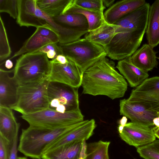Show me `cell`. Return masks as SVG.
<instances>
[{
    "label": "cell",
    "instance_id": "1",
    "mask_svg": "<svg viewBox=\"0 0 159 159\" xmlns=\"http://www.w3.org/2000/svg\"><path fill=\"white\" fill-rule=\"evenodd\" d=\"M150 6L146 2L115 24L119 26L116 34L104 47L107 56L119 61L131 56L137 50L147 28Z\"/></svg>",
    "mask_w": 159,
    "mask_h": 159
},
{
    "label": "cell",
    "instance_id": "27",
    "mask_svg": "<svg viewBox=\"0 0 159 159\" xmlns=\"http://www.w3.org/2000/svg\"><path fill=\"white\" fill-rule=\"evenodd\" d=\"M110 142L100 140L87 145L86 159H109L108 149Z\"/></svg>",
    "mask_w": 159,
    "mask_h": 159
},
{
    "label": "cell",
    "instance_id": "4",
    "mask_svg": "<svg viewBox=\"0 0 159 159\" xmlns=\"http://www.w3.org/2000/svg\"><path fill=\"white\" fill-rule=\"evenodd\" d=\"M51 67L50 61L46 54L27 53L16 60L13 77L19 85L38 82L48 77Z\"/></svg>",
    "mask_w": 159,
    "mask_h": 159
},
{
    "label": "cell",
    "instance_id": "37",
    "mask_svg": "<svg viewBox=\"0 0 159 159\" xmlns=\"http://www.w3.org/2000/svg\"><path fill=\"white\" fill-rule=\"evenodd\" d=\"M127 118L125 116H123L119 121V125L124 127L127 123Z\"/></svg>",
    "mask_w": 159,
    "mask_h": 159
},
{
    "label": "cell",
    "instance_id": "43",
    "mask_svg": "<svg viewBox=\"0 0 159 159\" xmlns=\"http://www.w3.org/2000/svg\"><path fill=\"white\" fill-rule=\"evenodd\" d=\"M157 59H159V57H157Z\"/></svg>",
    "mask_w": 159,
    "mask_h": 159
},
{
    "label": "cell",
    "instance_id": "12",
    "mask_svg": "<svg viewBox=\"0 0 159 159\" xmlns=\"http://www.w3.org/2000/svg\"><path fill=\"white\" fill-rule=\"evenodd\" d=\"M119 134L127 144L137 148L150 143L156 138L153 129L150 127L132 121L127 123Z\"/></svg>",
    "mask_w": 159,
    "mask_h": 159
},
{
    "label": "cell",
    "instance_id": "20",
    "mask_svg": "<svg viewBox=\"0 0 159 159\" xmlns=\"http://www.w3.org/2000/svg\"><path fill=\"white\" fill-rule=\"evenodd\" d=\"M130 57L119 61L116 67L131 87H137L148 78L149 75L148 72L139 69L132 64L130 61Z\"/></svg>",
    "mask_w": 159,
    "mask_h": 159
},
{
    "label": "cell",
    "instance_id": "31",
    "mask_svg": "<svg viewBox=\"0 0 159 159\" xmlns=\"http://www.w3.org/2000/svg\"><path fill=\"white\" fill-rule=\"evenodd\" d=\"M74 3L82 7L103 12L106 8L102 0H74Z\"/></svg>",
    "mask_w": 159,
    "mask_h": 159
},
{
    "label": "cell",
    "instance_id": "8",
    "mask_svg": "<svg viewBox=\"0 0 159 159\" xmlns=\"http://www.w3.org/2000/svg\"><path fill=\"white\" fill-rule=\"evenodd\" d=\"M78 88L50 82L48 88L49 109L65 113L80 109Z\"/></svg>",
    "mask_w": 159,
    "mask_h": 159
},
{
    "label": "cell",
    "instance_id": "7",
    "mask_svg": "<svg viewBox=\"0 0 159 159\" xmlns=\"http://www.w3.org/2000/svg\"><path fill=\"white\" fill-rule=\"evenodd\" d=\"M21 117L29 125L55 128L70 125L84 120V116L80 109L61 113L49 108L28 115Z\"/></svg>",
    "mask_w": 159,
    "mask_h": 159
},
{
    "label": "cell",
    "instance_id": "32",
    "mask_svg": "<svg viewBox=\"0 0 159 159\" xmlns=\"http://www.w3.org/2000/svg\"><path fill=\"white\" fill-rule=\"evenodd\" d=\"M11 146L0 136V159H8Z\"/></svg>",
    "mask_w": 159,
    "mask_h": 159
},
{
    "label": "cell",
    "instance_id": "13",
    "mask_svg": "<svg viewBox=\"0 0 159 159\" xmlns=\"http://www.w3.org/2000/svg\"><path fill=\"white\" fill-rule=\"evenodd\" d=\"M96 127L94 119L84 120L82 124L50 143L45 149L44 153L67 144L88 139L93 134Z\"/></svg>",
    "mask_w": 159,
    "mask_h": 159
},
{
    "label": "cell",
    "instance_id": "42",
    "mask_svg": "<svg viewBox=\"0 0 159 159\" xmlns=\"http://www.w3.org/2000/svg\"><path fill=\"white\" fill-rule=\"evenodd\" d=\"M86 157L85 158H79L78 159H86Z\"/></svg>",
    "mask_w": 159,
    "mask_h": 159
},
{
    "label": "cell",
    "instance_id": "38",
    "mask_svg": "<svg viewBox=\"0 0 159 159\" xmlns=\"http://www.w3.org/2000/svg\"><path fill=\"white\" fill-rule=\"evenodd\" d=\"M5 67L7 69H11L13 66V63L11 60H7L5 62Z\"/></svg>",
    "mask_w": 159,
    "mask_h": 159
},
{
    "label": "cell",
    "instance_id": "36",
    "mask_svg": "<svg viewBox=\"0 0 159 159\" xmlns=\"http://www.w3.org/2000/svg\"><path fill=\"white\" fill-rule=\"evenodd\" d=\"M103 4L106 7L109 8L114 4L115 0H102Z\"/></svg>",
    "mask_w": 159,
    "mask_h": 159
},
{
    "label": "cell",
    "instance_id": "30",
    "mask_svg": "<svg viewBox=\"0 0 159 159\" xmlns=\"http://www.w3.org/2000/svg\"><path fill=\"white\" fill-rule=\"evenodd\" d=\"M0 12H6L14 19L18 16V0H0Z\"/></svg>",
    "mask_w": 159,
    "mask_h": 159
},
{
    "label": "cell",
    "instance_id": "28",
    "mask_svg": "<svg viewBox=\"0 0 159 159\" xmlns=\"http://www.w3.org/2000/svg\"><path fill=\"white\" fill-rule=\"evenodd\" d=\"M137 151L144 159H159V139L137 148Z\"/></svg>",
    "mask_w": 159,
    "mask_h": 159
},
{
    "label": "cell",
    "instance_id": "11",
    "mask_svg": "<svg viewBox=\"0 0 159 159\" xmlns=\"http://www.w3.org/2000/svg\"><path fill=\"white\" fill-rule=\"evenodd\" d=\"M59 41L58 33L50 25L46 24L37 27L33 34L9 59L26 53L34 52L50 43H59Z\"/></svg>",
    "mask_w": 159,
    "mask_h": 159
},
{
    "label": "cell",
    "instance_id": "41",
    "mask_svg": "<svg viewBox=\"0 0 159 159\" xmlns=\"http://www.w3.org/2000/svg\"><path fill=\"white\" fill-rule=\"evenodd\" d=\"M17 159H28L25 157H17Z\"/></svg>",
    "mask_w": 159,
    "mask_h": 159
},
{
    "label": "cell",
    "instance_id": "16",
    "mask_svg": "<svg viewBox=\"0 0 159 159\" xmlns=\"http://www.w3.org/2000/svg\"><path fill=\"white\" fill-rule=\"evenodd\" d=\"M14 68L9 70L0 69V106L11 109L16 105L19 86L13 76H10Z\"/></svg>",
    "mask_w": 159,
    "mask_h": 159
},
{
    "label": "cell",
    "instance_id": "9",
    "mask_svg": "<svg viewBox=\"0 0 159 159\" xmlns=\"http://www.w3.org/2000/svg\"><path fill=\"white\" fill-rule=\"evenodd\" d=\"M127 100L150 111L159 112V76L146 79L132 91Z\"/></svg>",
    "mask_w": 159,
    "mask_h": 159
},
{
    "label": "cell",
    "instance_id": "18",
    "mask_svg": "<svg viewBox=\"0 0 159 159\" xmlns=\"http://www.w3.org/2000/svg\"><path fill=\"white\" fill-rule=\"evenodd\" d=\"M12 110L8 107L0 106V136L11 146L18 133L20 126Z\"/></svg>",
    "mask_w": 159,
    "mask_h": 159
},
{
    "label": "cell",
    "instance_id": "10",
    "mask_svg": "<svg viewBox=\"0 0 159 159\" xmlns=\"http://www.w3.org/2000/svg\"><path fill=\"white\" fill-rule=\"evenodd\" d=\"M67 58L68 62L65 64H61L55 59L50 60L49 80L79 88L81 86L83 74L75 64Z\"/></svg>",
    "mask_w": 159,
    "mask_h": 159
},
{
    "label": "cell",
    "instance_id": "19",
    "mask_svg": "<svg viewBox=\"0 0 159 159\" xmlns=\"http://www.w3.org/2000/svg\"><path fill=\"white\" fill-rule=\"evenodd\" d=\"M156 53L153 48L145 43L130 57V61L137 68L148 72L157 67L159 63Z\"/></svg>",
    "mask_w": 159,
    "mask_h": 159
},
{
    "label": "cell",
    "instance_id": "22",
    "mask_svg": "<svg viewBox=\"0 0 159 159\" xmlns=\"http://www.w3.org/2000/svg\"><path fill=\"white\" fill-rule=\"evenodd\" d=\"M119 26L109 24L105 20L100 26L85 34L84 38L104 47L110 43Z\"/></svg>",
    "mask_w": 159,
    "mask_h": 159
},
{
    "label": "cell",
    "instance_id": "34",
    "mask_svg": "<svg viewBox=\"0 0 159 159\" xmlns=\"http://www.w3.org/2000/svg\"><path fill=\"white\" fill-rule=\"evenodd\" d=\"M85 141L84 140L83 142L82 147L80 152L79 158H85L87 157L86 153L87 144L86 143Z\"/></svg>",
    "mask_w": 159,
    "mask_h": 159
},
{
    "label": "cell",
    "instance_id": "3",
    "mask_svg": "<svg viewBox=\"0 0 159 159\" xmlns=\"http://www.w3.org/2000/svg\"><path fill=\"white\" fill-rule=\"evenodd\" d=\"M84 121L55 128L29 125L27 128L22 129L18 150L26 156L42 159L48 145L82 124Z\"/></svg>",
    "mask_w": 159,
    "mask_h": 159
},
{
    "label": "cell",
    "instance_id": "23",
    "mask_svg": "<svg viewBox=\"0 0 159 159\" xmlns=\"http://www.w3.org/2000/svg\"><path fill=\"white\" fill-rule=\"evenodd\" d=\"M67 13H78L84 16L88 23L89 32L99 27L105 20L103 12L80 7L74 3V0H70L63 14Z\"/></svg>",
    "mask_w": 159,
    "mask_h": 159
},
{
    "label": "cell",
    "instance_id": "6",
    "mask_svg": "<svg viewBox=\"0 0 159 159\" xmlns=\"http://www.w3.org/2000/svg\"><path fill=\"white\" fill-rule=\"evenodd\" d=\"M58 44L63 55L75 64L83 75L88 68L107 55L102 46L84 38L68 43Z\"/></svg>",
    "mask_w": 159,
    "mask_h": 159
},
{
    "label": "cell",
    "instance_id": "29",
    "mask_svg": "<svg viewBox=\"0 0 159 159\" xmlns=\"http://www.w3.org/2000/svg\"><path fill=\"white\" fill-rule=\"evenodd\" d=\"M0 61H1L9 57L11 51L10 46L6 31L3 21L0 16Z\"/></svg>",
    "mask_w": 159,
    "mask_h": 159
},
{
    "label": "cell",
    "instance_id": "44",
    "mask_svg": "<svg viewBox=\"0 0 159 159\" xmlns=\"http://www.w3.org/2000/svg\"></svg>",
    "mask_w": 159,
    "mask_h": 159
},
{
    "label": "cell",
    "instance_id": "15",
    "mask_svg": "<svg viewBox=\"0 0 159 159\" xmlns=\"http://www.w3.org/2000/svg\"><path fill=\"white\" fill-rule=\"evenodd\" d=\"M29 5L34 13L44 20L47 24L53 27L60 36L58 44H65L74 42L89 32L88 31L80 30L63 27L57 23L52 17L48 15L38 7L36 0H28Z\"/></svg>",
    "mask_w": 159,
    "mask_h": 159
},
{
    "label": "cell",
    "instance_id": "2",
    "mask_svg": "<svg viewBox=\"0 0 159 159\" xmlns=\"http://www.w3.org/2000/svg\"><path fill=\"white\" fill-rule=\"evenodd\" d=\"M124 77L115 69L114 63L105 57L83 73L82 93L104 95L114 100L122 98L127 89Z\"/></svg>",
    "mask_w": 159,
    "mask_h": 159
},
{
    "label": "cell",
    "instance_id": "25",
    "mask_svg": "<svg viewBox=\"0 0 159 159\" xmlns=\"http://www.w3.org/2000/svg\"><path fill=\"white\" fill-rule=\"evenodd\" d=\"M52 18L57 23L63 27L89 31V25L87 19L81 14L64 13Z\"/></svg>",
    "mask_w": 159,
    "mask_h": 159
},
{
    "label": "cell",
    "instance_id": "35",
    "mask_svg": "<svg viewBox=\"0 0 159 159\" xmlns=\"http://www.w3.org/2000/svg\"><path fill=\"white\" fill-rule=\"evenodd\" d=\"M54 59L61 64H66L68 62L67 58L64 55H58Z\"/></svg>",
    "mask_w": 159,
    "mask_h": 159
},
{
    "label": "cell",
    "instance_id": "24",
    "mask_svg": "<svg viewBox=\"0 0 159 159\" xmlns=\"http://www.w3.org/2000/svg\"><path fill=\"white\" fill-rule=\"evenodd\" d=\"M83 141L67 144L45 152L42 159H78Z\"/></svg>",
    "mask_w": 159,
    "mask_h": 159
},
{
    "label": "cell",
    "instance_id": "14",
    "mask_svg": "<svg viewBox=\"0 0 159 159\" xmlns=\"http://www.w3.org/2000/svg\"><path fill=\"white\" fill-rule=\"evenodd\" d=\"M120 113L132 122L149 127L153 126V119L159 117V112L149 110L139 104L125 99L120 101Z\"/></svg>",
    "mask_w": 159,
    "mask_h": 159
},
{
    "label": "cell",
    "instance_id": "40",
    "mask_svg": "<svg viewBox=\"0 0 159 159\" xmlns=\"http://www.w3.org/2000/svg\"><path fill=\"white\" fill-rule=\"evenodd\" d=\"M154 125L157 128H159V117L154 118L153 120Z\"/></svg>",
    "mask_w": 159,
    "mask_h": 159
},
{
    "label": "cell",
    "instance_id": "17",
    "mask_svg": "<svg viewBox=\"0 0 159 159\" xmlns=\"http://www.w3.org/2000/svg\"><path fill=\"white\" fill-rule=\"evenodd\" d=\"M146 2L144 0H122L117 1L104 13V19L108 23L114 24Z\"/></svg>",
    "mask_w": 159,
    "mask_h": 159
},
{
    "label": "cell",
    "instance_id": "26",
    "mask_svg": "<svg viewBox=\"0 0 159 159\" xmlns=\"http://www.w3.org/2000/svg\"><path fill=\"white\" fill-rule=\"evenodd\" d=\"M70 0H36L39 8L52 17L63 14Z\"/></svg>",
    "mask_w": 159,
    "mask_h": 159
},
{
    "label": "cell",
    "instance_id": "5",
    "mask_svg": "<svg viewBox=\"0 0 159 159\" xmlns=\"http://www.w3.org/2000/svg\"><path fill=\"white\" fill-rule=\"evenodd\" d=\"M48 77L42 80L19 86L18 101L12 110L22 115L40 111L48 108Z\"/></svg>",
    "mask_w": 159,
    "mask_h": 159
},
{
    "label": "cell",
    "instance_id": "33",
    "mask_svg": "<svg viewBox=\"0 0 159 159\" xmlns=\"http://www.w3.org/2000/svg\"><path fill=\"white\" fill-rule=\"evenodd\" d=\"M18 134H17L14 140L13 143L11 148L8 159H17V152L18 150Z\"/></svg>",
    "mask_w": 159,
    "mask_h": 159
},
{
    "label": "cell",
    "instance_id": "39",
    "mask_svg": "<svg viewBox=\"0 0 159 159\" xmlns=\"http://www.w3.org/2000/svg\"><path fill=\"white\" fill-rule=\"evenodd\" d=\"M152 129L155 136L159 139V128L155 126Z\"/></svg>",
    "mask_w": 159,
    "mask_h": 159
},
{
    "label": "cell",
    "instance_id": "21",
    "mask_svg": "<svg viewBox=\"0 0 159 159\" xmlns=\"http://www.w3.org/2000/svg\"><path fill=\"white\" fill-rule=\"evenodd\" d=\"M146 31L148 44L153 48L159 44V0L150 6Z\"/></svg>",
    "mask_w": 159,
    "mask_h": 159
}]
</instances>
